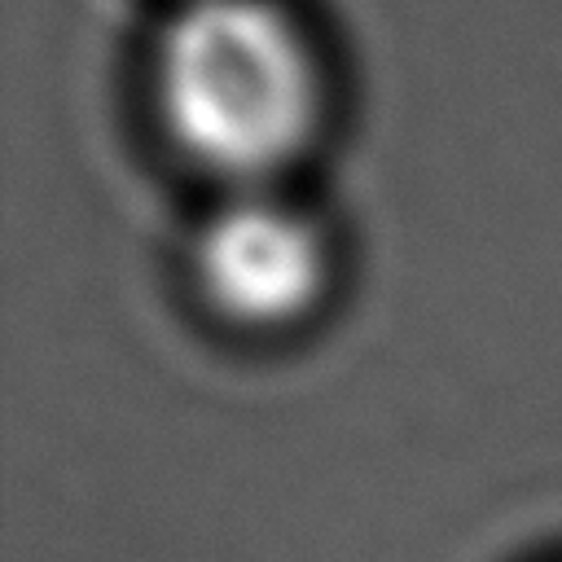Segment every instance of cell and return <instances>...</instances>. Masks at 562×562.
<instances>
[{
	"mask_svg": "<svg viewBox=\"0 0 562 562\" xmlns=\"http://www.w3.org/2000/svg\"><path fill=\"white\" fill-rule=\"evenodd\" d=\"M171 149L228 193L277 189L329 127L334 83L307 22L281 0H184L149 57Z\"/></svg>",
	"mask_w": 562,
	"mask_h": 562,
	"instance_id": "cell-1",
	"label": "cell"
},
{
	"mask_svg": "<svg viewBox=\"0 0 562 562\" xmlns=\"http://www.w3.org/2000/svg\"><path fill=\"white\" fill-rule=\"evenodd\" d=\"M338 277L321 220L281 189L228 193L189 241L198 303L237 334H285L307 325Z\"/></svg>",
	"mask_w": 562,
	"mask_h": 562,
	"instance_id": "cell-2",
	"label": "cell"
}]
</instances>
